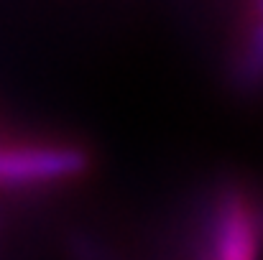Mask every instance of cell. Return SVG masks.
<instances>
[{"instance_id":"6da1fadb","label":"cell","mask_w":263,"mask_h":260,"mask_svg":"<svg viewBox=\"0 0 263 260\" xmlns=\"http://www.w3.org/2000/svg\"><path fill=\"white\" fill-rule=\"evenodd\" d=\"M261 217L256 202L240 186H225L207 204L202 243L194 260H258Z\"/></svg>"},{"instance_id":"7a4b0ae2","label":"cell","mask_w":263,"mask_h":260,"mask_svg":"<svg viewBox=\"0 0 263 260\" xmlns=\"http://www.w3.org/2000/svg\"><path fill=\"white\" fill-rule=\"evenodd\" d=\"M87 153L72 143L0 141V189H41L80 178Z\"/></svg>"}]
</instances>
